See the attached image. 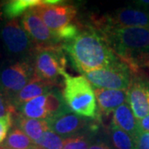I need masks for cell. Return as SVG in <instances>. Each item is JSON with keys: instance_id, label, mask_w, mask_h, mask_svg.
Returning a JSON list of instances; mask_svg holds the SVG:
<instances>
[{"instance_id": "obj_27", "label": "cell", "mask_w": 149, "mask_h": 149, "mask_svg": "<svg viewBox=\"0 0 149 149\" xmlns=\"http://www.w3.org/2000/svg\"><path fill=\"white\" fill-rule=\"evenodd\" d=\"M133 7L141 8L143 10L149 13V0H139L134 1L133 3Z\"/></svg>"}, {"instance_id": "obj_1", "label": "cell", "mask_w": 149, "mask_h": 149, "mask_svg": "<svg viewBox=\"0 0 149 149\" xmlns=\"http://www.w3.org/2000/svg\"><path fill=\"white\" fill-rule=\"evenodd\" d=\"M62 47L83 74L109 66L119 60L105 38L93 28L81 30L74 39L63 43Z\"/></svg>"}, {"instance_id": "obj_25", "label": "cell", "mask_w": 149, "mask_h": 149, "mask_svg": "<svg viewBox=\"0 0 149 149\" xmlns=\"http://www.w3.org/2000/svg\"><path fill=\"white\" fill-rule=\"evenodd\" d=\"M12 115L13 113H8L4 117L0 118V145L5 141L8 133H10L9 131L13 123Z\"/></svg>"}, {"instance_id": "obj_7", "label": "cell", "mask_w": 149, "mask_h": 149, "mask_svg": "<svg viewBox=\"0 0 149 149\" xmlns=\"http://www.w3.org/2000/svg\"><path fill=\"white\" fill-rule=\"evenodd\" d=\"M0 37L5 50L12 56L27 59L34 53L35 45L17 18L5 22L0 29Z\"/></svg>"}, {"instance_id": "obj_6", "label": "cell", "mask_w": 149, "mask_h": 149, "mask_svg": "<svg viewBox=\"0 0 149 149\" xmlns=\"http://www.w3.org/2000/svg\"><path fill=\"white\" fill-rule=\"evenodd\" d=\"M35 74L30 59H21L0 70V88L13 100Z\"/></svg>"}, {"instance_id": "obj_5", "label": "cell", "mask_w": 149, "mask_h": 149, "mask_svg": "<svg viewBox=\"0 0 149 149\" xmlns=\"http://www.w3.org/2000/svg\"><path fill=\"white\" fill-rule=\"evenodd\" d=\"M133 74L128 65L118 60L109 66L84 73L83 75L95 88L128 91Z\"/></svg>"}, {"instance_id": "obj_19", "label": "cell", "mask_w": 149, "mask_h": 149, "mask_svg": "<svg viewBox=\"0 0 149 149\" xmlns=\"http://www.w3.org/2000/svg\"><path fill=\"white\" fill-rule=\"evenodd\" d=\"M36 144L20 128H12L7 139L0 145L1 149H34Z\"/></svg>"}, {"instance_id": "obj_29", "label": "cell", "mask_w": 149, "mask_h": 149, "mask_svg": "<svg viewBox=\"0 0 149 149\" xmlns=\"http://www.w3.org/2000/svg\"><path fill=\"white\" fill-rule=\"evenodd\" d=\"M89 149H111L109 146H108L106 143H102V142H100V143H96L91 144L90 146Z\"/></svg>"}, {"instance_id": "obj_14", "label": "cell", "mask_w": 149, "mask_h": 149, "mask_svg": "<svg viewBox=\"0 0 149 149\" xmlns=\"http://www.w3.org/2000/svg\"><path fill=\"white\" fill-rule=\"evenodd\" d=\"M95 94L100 110L105 115L128 102V91L95 88Z\"/></svg>"}, {"instance_id": "obj_3", "label": "cell", "mask_w": 149, "mask_h": 149, "mask_svg": "<svg viewBox=\"0 0 149 149\" xmlns=\"http://www.w3.org/2000/svg\"><path fill=\"white\" fill-rule=\"evenodd\" d=\"M64 88L62 95L70 111L85 118H95L97 104L95 90L84 75L63 74Z\"/></svg>"}, {"instance_id": "obj_20", "label": "cell", "mask_w": 149, "mask_h": 149, "mask_svg": "<svg viewBox=\"0 0 149 149\" xmlns=\"http://www.w3.org/2000/svg\"><path fill=\"white\" fill-rule=\"evenodd\" d=\"M46 106L51 118L70 112L65 104L62 92H61L58 88L55 87L52 91H49L47 94H46Z\"/></svg>"}, {"instance_id": "obj_30", "label": "cell", "mask_w": 149, "mask_h": 149, "mask_svg": "<svg viewBox=\"0 0 149 149\" xmlns=\"http://www.w3.org/2000/svg\"><path fill=\"white\" fill-rule=\"evenodd\" d=\"M4 3H5V2L0 1V12H1V13H2V8H3V7L4 5Z\"/></svg>"}, {"instance_id": "obj_17", "label": "cell", "mask_w": 149, "mask_h": 149, "mask_svg": "<svg viewBox=\"0 0 149 149\" xmlns=\"http://www.w3.org/2000/svg\"><path fill=\"white\" fill-rule=\"evenodd\" d=\"M46 104V95H43L23 104L18 107L17 110L19 111V114L28 118L48 120L51 118V116L47 109Z\"/></svg>"}, {"instance_id": "obj_21", "label": "cell", "mask_w": 149, "mask_h": 149, "mask_svg": "<svg viewBox=\"0 0 149 149\" xmlns=\"http://www.w3.org/2000/svg\"><path fill=\"white\" fill-rule=\"evenodd\" d=\"M110 137L112 143L116 149H136L135 140L128 133L123 131L117 126L111 123L110 125Z\"/></svg>"}, {"instance_id": "obj_16", "label": "cell", "mask_w": 149, "mask_h": 149, "mask_svg": "<svg viewBox=\"0 0 149 149\" xmlns=\"http://www.w3.org/2000/svg\"><path fill=\"white\" fill-rule=\"evenodd\" d=\"M15 124L16 127L27 134L34 143L42 138L43 133L51 129L47 120L28 118L21 114L17 116Z\"/></svg>"}, {"instance_id": "obj_23", "label": "cell", "mask_w": 149, "mask_h": 149, "mask_svg": "<svg viewBox=\"0 0 149 149\" xmlns=\"http://www.w3.org/2000/svg\"><path fill=\"white\" fill-rule=\"evenodd\" d=\"M91 140L86 135H75L65 139L63 149H89Z\"/></svg>"}, {"instance_id": "obj_15", "label": "cell", "mask_w": 149, "mask_h": 149, "mask_svg": "<svg viewBox=\"0 0 149 149\" xmlns=\"http://www.w3.org/2000/svg\"><path fill=\"white\" fill-rule=\"evenodd\" d=\"M113 124L135 139L139 131V121L135 118L128 103H125L113 112Z\"/></svg>"}, {"instance_id": "obj_10", "label": "cell", "mask_w": 149, "mask_h": 149, "mask_svg": "<svg viewBox=\"0 0 149 149\" xmlns=\"http://www.w3.org/2000/svg\"><path fill=\"white\" fill-rule=\"evenodd\" d=\"M100 31L105 28L149 27V13L136 7L118 9L96 22Z\"/></svg>"}, {"instance_id": "obj_28", "label": "cell", "mask_w": 149, "mask_h": 149, "mask_svg": "<svg viewBox=\"0 0 149 149\" xmlns=\"http://www.w3.org/2000/svg\"><path fill=\"white\" fill-rule=\"evenodd\" d=\"M139 126L140 130L149 133V114L139 120Z\"/></svg>"}, {"instance_id": "obj_8", "label": "cell", "mask_w": 149, "mask_h": 149, "mask_svg": "<svg viewBox=\"0 0 149 149\" xmlns=\"http://www.w3.org/2000/svg\"><path fill=\"white\" fill-rule=\"evenodd\" d=\"M21 23L24 30L31 37L35 45V48L62 45L56 33L52 32L44 23L42 19L33 8L28 10L22 15Z\"/></svg>"}, {"instance_id": "obj_18", "label": "cell", "mask_w": 149, "mask_h": 149, "mask_svg": "<svg viewBox=\"0 0 149 149\" xmlns=\"http://www.w3.org/2000/svg\"><path fill=\"white\" fill-rule=\"evenodd\" d=\"M42 3V0H11L5 2L2 8L3 17L11 21L23 15L26 12L36 8Z\"/></svg>"}, {"instance_id": "obj_2", "label": "cell", "mask_w": 149, "mask_h": 149, "mask_svg": "<svg viewBox=\"0 0 149 149\" xmlns=\"http://www.w3.org/2000/svg\"><path fill=\"white\" fill-rule=\"evenodd\" d=\"M113 52L134 73L149 66V27L105 28L100 30Z\"/></svg>"}, {"instance_id": "obj_13", "label": "cell", "mask_w": 149, "mask_h": 149, "mask_svg": "<svg viewBox=\"0 0 149 149\" xmlns=\"http://www.w3.org/2000/svg\"><path fill=\"white\" fill-rule=\"evenodd\" d=\"M55 87L56 84L46 81L34 74V76L25 85V87L13 98L12 102L16 107V109H17L23 104L32 100L38 96L47 94Z\"/></svg>"}, {"instance_id": "obj_12", "label": "cell", "mask_w": 149, "mask_h": 149, "mask_svg": "<svg viewBox=\"0 0 149 149\" xmlns=\"http://www.w3.org/2000/svg\"><path fill=\"white\" fill-rule=\"evenodd\" d=\"M47 121L53 132L60 136L68 138L78 135L90 124L89 118L80 117L71 112L52 118Z\"/></svg>"}, {"instance_id": "obj_9", "label": "cell", "mask_w": 149, "mask_h": 149, "mask_svg": "<svg viewBox=\"0 0 149 149\" xmlns=\"http://www.w3.org/2000/svg\"><path fill=\"white\" fill-rule=\"evenodd\" d=\"M33 9L54 32H57L61 28L72 23L77 14L76 8L73 4L65 3V2L57 4H48L42 0V3Z\"/></svg>"}, {"instance_id": "obj_4", "label": "cell", "mask_w": 149, "mask_h": 149, "mask_svg": "<svg viewBox=\"0 0 149 149\" xmlns=\"http://www.w3.org/2000/svg\"><path fill=\"white\" fill-rule=\"evenodd\" d=\"M62 45L47 47H37L34 51V70L39 78L56 84L60 76L66 72L67 60Z\"/></svg>"}, {"instance_id": "obj_11", "label": "cell", "mask_w": 149, "mask_h": 149, "mask_svg": "<svg viewBox=\"0 0 149 149\" xmlns=\"http://www.w3.org/2000/svg\"><path fill=\"white\" fill-rule=\"evenodd\" d=\"M128 103L138 121L149 114V80L133 77L128 90Z\"/></svg>"}, {"instance_id": "obj_26", "label": "cell", "mask_w": 149, "mask_h": 149, "mask_svg": "<svg viewBox=\"0 0 149 149\" xmlns=\"http://www.w3.org/2000/svg\"><path fill=\"white\" fill-rule=\"evenodd\" d=\"M134 140L136 149H149V133L139 129Z\"/></svg>"}, {"instance_id": "obj_22", "label": "cell", "mask_w": 149, "mask_h": 149, "mask_svg": "<svg viewBox=\"0 0 149 149\" xmlns=\"http://www.w3.org/2000/svg\"><path fill=\"white\" fill-rule=\"evenodd\" d=\"M65 139L49 129L43 133L42 138L35 143L40 149H63Z\"/></svg>"}, {"instance_id": "obj_31", "label": "cell", "mask_w": 149, "mask_h": 149, "mask_svg": "<svg viewBox=\"0 0 149 149\" xmlns=\"http://www.w3.org/2000/svg\"><path fill=\"white\" fill-rule=\"evenodd\" d=\"M34 149H40V148H38V147H37V145H36V148H34Z\"/></svg>"}, {"instance_id": "obj_24", "label": "cell", "mask_w": 149, "mask_h": 149, "mask_svg": "<svg viewBox=\"0 0 149 149\" xmlns=\"http://www.w3.org/2000/svg\"><path fill=\"white\" fill-rule=\"evenodd\" d=\"M17 109L11 99L0 88V118L4 117L8 113H14Z\"/></svg>"}]
</instances>
